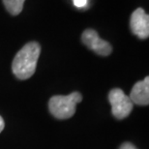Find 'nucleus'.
Returning <instances> with one entry per match:
<instances>
[{
	"instance_id": "nucleus-1",
	"label": "nucleus",
	"mask_w": 149,
	"mask_h": 149,
	"mask_svg": "<svg viewBox=\"0 0 149 149\" xmlns=\"http://www.w3.org/2000/svg\"><path fill=\"white\" fill-rule=\"evenodd\" d=\"M41 53V47L37 42H29L15 56L12 63L13 74L19 79L31 77L36 71L37 62Z\"/></svg>"
},
{
	"instance_id": "nucleus-2",
	"label": "nucleus",
	"mask_w": 149,
	"mask_h": 149,
	"mask_svg": "<svg viewBox=\"0 0 149 149\" xmlns=\"http://www.w3.org/2000/svg\"><path fill=\"white\" fill-rule=\"evenodd\" d=\"M82 101L79 92H73L67 96L55 95L49 99V109L50 113L57 119H68L74 114L77 105Z\"/></svg>"
},
{
	"instance_id": "nucleus-3",
	"label": "nucleus",
	"mask_w": 149,
	"mask_h": 149,
	"mask_svg": "<svg viewBox=\"0 0 149 149\" xmlns=\"http://www.w3.org/2000/svg\"><path fill=\"white\" fill-rule=\"evenodd\" d=\"M109 101L111 106V113L115 118L124 119L132 112L134 104L122 89H111L109 93Z\"/></svg>"
},
{
	"instance_id": "nucleus-4",
	"label": "nucleus",
	"mask_w": 149,
	"mask_h": 149,
	"mask_svg": "<svg viewBox=\"0 0 149 149\" xmlns=\"http://www.w3.org/2000/svg\"><path fill=\"white\" fill-rule=\"evenodd\" d=\"M81 41L88 49L101 56H108L112 52L111 45L99 37L94 29H86L81 35Z\"/></svg>"
},
{
	"instance_id": "nucleus-5",
	"label": "nucleus",
	"mask_w": 149,
	"mask_h": 149,
	"mask_svg": "<svg viewBox=\"0 0 149 149\" xmlns=\"http://www.w3.org/2000/svg\"><path fill=\"white\" fill-rule=\"evenodd\" d=\"M130 27L133 34L141 40L149 36V17L141 8H138L131 16Z\"/></svg>"
},
{
	"instance_id": "nucleus-6",
	"label": "nucleus",
	"mask_w": 149,
	"mask_h": 149,
	"mask_svg": "<svg viewBox=\"0 0 149 149\" xmlns=\"http://www.w3.org/2000/svg\"><path fill=\"white\" fill-rule=\"evenodd\" d=\"M129 98L133 104L139 106H147L149 104V79L146 77L143 80L135 83L131 90Z\"/></svg>"
},
{
	"instance_id": "nucleus-7",
	"label": "nucleus",
	"mask_w": 149,
	"mask_h": 149,
	"mask_svg": "<svg viewBox=\"0 0 149 149\" xmlns=\"http://www.w3.org/2000/svg\"><path fill=\"white\" fill-rule=\"evenodd\" d=\"M25 0H3L5 8L13 16H17L22 11Z\"/></svg>"
},
{
	"instance_id": "nucleus-8",
	"label": "nucleus",
	"mask_w": 149,
	"mask_h": 149,
	"mask_svg": "<svg viewBox=\"0 0 149 149\" xmlns=\"http://www.w3.org/2000/svg\"><path fill=\"white\" fill-rule=\"evenodd\" d=\"M74 4L77 8H83L87 4V0H74Z\"/></svg>"
},
{
	"instance_id": "nucleus-9",
	"label": "nucleus",
	"mask_w": 149,
	"mask_h": 149,
	"mask_svg": "<svg viewBox=\"0 0 149 149\" xmlns=\"http://www.w3.org/2000/svg\"><path fill=\"white\" fill-rule=\"evenodd\" d=\"M119 149H138V147L135 146V145L133 143H131V142H124V143H122L120 145Z\"/></svg>"
},
{
	"instance_id": "nucleus-10",
	"label": "nucleus",
	"mask_w": 149,
	"mask_h": 149,
	"mask_svg": "<svg viewBox=\"0 0 149 149\" xmlns=\"http://www.w3.org/2000/svg\"><path fill=\"white\" fill-rule=\"evenodd\" d=\"M4 126H5L4 120H3V118L0 116V133H1L3 131V129H4Z\"/></svg>"
}]
</instances>
